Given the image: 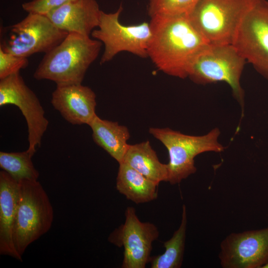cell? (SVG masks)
Returning <instances> with one entry per match:
<instances>
[{
    "instance_id": "16",
    "label": "cell",
    "mask_w": 268,
    "mask_h": 268,
    "mask_svg": "<svg viewBox=\"0 0 268 268\" xmlns=\"http://www.w3.org/2000/svg\"><path fill=\"white\" fill-rule=\"evenodd\" d=\"M92 131L94 142L104 149L119 164L123 162L130 145L128 129L117 122L104 120L97 115L88 124Z\"/></svg>"
},
{
    "instance_id": "15",
    "label": "cell",
    "mask_w": 268,
    "mask_h": 268,
    "mask_svg": "<svg viewBox=\"0 0 268 268\" xmlns=\"http://www.w3.org/2000/svg\"><path fill=\"white\" fill-rule=\"evenodd\" d=\"M19 199V185L7 172H0V254L22 261L13 242Z\"/></svg>"
},
{
    "instance_id": "6",
    "label": "cell",
    "mask_w": 268,
    "mask_h": 268,
    "mask_svg": "<svg viewBox=\"0 0 268 268\" xmlns=\"http://www.w3.org/2000/svg\"><path fill=\"white\" fill-rule=\"evenodd\" d=\"M255 0H199L188 14L208 44H232L240 22Z\"/></svg>"
},
{
    "instance_id": "17",
    "label": "cell",
    "mask_w": 268,
    "mask_h": 268,
    "mask_svg": "<svg viewBox=\"0 0 268 268\" xmlns=\"http://www.w3.org/2000/svg\"><path fill=\"white\" fill-rule=\"evenodd\" d=\"M158 184L126 163L119 164L117 190L134 203L148 202L156 199Z\"/></svg>"
},
{
    "instance_id": "7",
    "label": "cell",
    "mask_w": 268,
    "mask_h": 268,
    "mask_svg": "<svg viewBox=\"0 0 268 268\" xmlns=\"http://www.w3.org/2000/svg\"><path fill=\"white\" fill-rule=\"evenodd\" d=\"M0 31V48L25 58L48 53L68 34L57 27L46 15L31 12L21 21Z\"/></svg>"
},
{
    "instance_id": "3",
    "label": "cell",
    "mask_w": 268,
    "mask_h": 268,
    "mask_svg": "<svg viewBox=\"0 0 268 268\" xmlns=\"http://www.w3.org/2000/svg\"><path fill=\"white\" fill-rule=\"evenodd\" d=\"M246 63L233 44H208L193 60L188 77L201 85L218 82L227 83L243 112L245 94L240 78Z\"/></svg>"
},
{
    "instance_id": "14",
    "label": "cell",
    "mask_w": 268,
    "mask_h": 268,
    "mask_svg": "<svg viewBox=\"0 0 268 268\" xmlns=\"http://www.w3.org/2000/svg\"><path fill=\"white\" fill-rule=\"evenodd\" d=\"M101 12L96 0H73L46 15L61 30L89 36L98 27Z\"/></svg>"
},
{
    "instance_id": "4",
    "label": "cell",
    "mask_w": 268,
    "mask_h": 268,
    "mask_svg": "<svg viewBox=\"0 0 268 268\" xmlns=\"http://www.w3.org/2000/svg\"><path fill=\"white\" fill-rule=\"evenodd\" d=\"M149 133L167 148V182L175 185L195 173V158L205 152H221L225 147L219 142L220 130L215 128L202 135H188L170 128H150Z\"/></svg>"
},
{
    "instance_id": "10",
    "label": "cell",
    "mask_w": 268,
    "mask_h": 268,
    "mask_svg": "<svg viewBox=\"0 0 268 268\" xmlns=\"http://www.w3.org/2000/svg\"><path fill=\"white\" fill-rule=\"evenodd\" d=\"M9 104L18 107L26 120L29 143L27 150L33 155L37 147L41 146L49 121L38 98L19 72L0 79V106Z\"/></svg>"
},
{
    "instance_id": "1",
    "label": "cell",
    "mask_w": 268,
    "mask_h": 268,
    "mask_svg": "<svg viewBox=\"0 0 268 268\" xmlns=\"http://www.w3.org/2000/svg\"><path fill=\"white\" fill-rule=\"evenodd\" d=\"M150 18L148 57L164 73L180 78L188 77L193 60L208 44L188 14Z\"/></svg>"
},
{
    "instance_id": "19",
    "label": "cell",
    "mask_w": 268,
    "mask_h": 268,
    "mask_svg": "<svg viewBox=\"0 0 268 268\" xmlns=\"http://www.w3.org/2000/svg\"><path fill=\"white\" fill-rule=\"evenodd\" d=\"M187 225L186 207L183 205L181 222L172 237L164 242V252L151 257V268H179L181 267L185 250Z\"/></svg>"
},
{
    "instance_id": "21",
    "label": "cell",
    "mask_w": 268,
    "mask_h": 268,
    "mask_svg": "<svg viewBox=\"0 0 268 268\" xmlns=\"http://www.w3.org/2000/svg\"><path fill=\"white\" fill-rule=\"evenodd\" d=\"M199 0H148L150 17L188 14Z\"/></svg>"
},
{
    "instance_id": "5",
    "label": "cell",
    "mask_w": 268,
    "mask_h": 268,
    "mask_svg": "<svg viewBox=\"0 0 268 268\" xmlns=\"http://www.w3.org/2000/svg\"><path fill=\"white\" fill-rule=\"evenodd\" d=\"M19 185V199L12 237L15 249L22 258L28 246L50 230L54 210L38 180H24Z\"/></svg>"
},
{
    "instance_id": "24",
    "label": "cell",
    "mask_w": 268,
    "mask_h": 268,
    "mask_svg": "<svg viewBox=\"0 0 268 268\" xmlns=\"http://www.w3.org/2000/svg\"><path fill=\"white\" fill-rule=\"evenodd\" d=\"M263 268H268V263L267 264H266L263 267Z\"/></svg>"
},
{
    "instance_id": "20",
    "label": "cell",
    "mask_w": 268,
    "mask_h": 268,
    "mask_svg": "<svg viewBox=\"0 0 268 268\" xmlns=\"http://www.w3.org/2000/svg\"><path fill=\"white\" fill-rule=\"evenodd\" d=\"M27 150L18 152H0V167L18 183L24 180H38L39 173Z\"/></svg>"
},
{
    "instance_id": "8",
    "label": "cell",
    "mask_w": 268,
    "mask_h": 268,
    "mask_svg": "<svg viewBox=\"0 0 268 268\" xmlns=\"http://www.w3.org/2000/svg\"><path fill=\"white\" fill-rule=\"evenodd\" d=\"M121 5L113 13L101 12L98 29L91 33L93 38L104 45L100 64L111 61L118 54L128 52L141 58H147V50L151 36L149 23L125 25L119 17L123 11Z\"/></svg>"
},
{
    "instance_id": "18",
    "label": "cell",
    "mask_w": 268,
    "mask_h": 268,
    "mask_svg": "<svg viewBox=\"0 0 268 268\" xmlns=\"http://www.w3.org/2000/svg\"><path fill=\"white\" fill-rule=\"evenodd\" d=\"M122 162L158 184L167 182V164L159 161L148 140L130 144Z\"/></svg>"
},
{
    "instance_id": "22",
    "label": "cell",
    "mask_w": 268,
    "mask_h": 268,
    "mask_svg": "<svg viewBox=\"0 0 268 268\" xmlns=\"http://www.w3.org/2000/svg\"><path fill=\"white\" fill-rule=\"evenodd\" d=\"M27 58L5 52L0 48V79L19 72L28 65Z\"/></svg>"
},
{
    "instance_id": "11",
    "label": "cell",
    "mask_w": 268,
    "mask_h": 268,
    "mask_svg": "<svg viewBox=\"0 0 268 268\" xmlns=\"http://www.w3.org/2000/svg\"><path fill=\"white\" fill-rule=\"evenodd\" d=\"M125 221L111 233L109 242L124 248L123 268H144L150 262L152 244L157 239V227L150 222H143L137 217L135 209L128 207Z\"/></svg>"
},
{
    "instance_id": "2",
    "label": "cell",
    "mask_w": 268,
    "mask_h": 268,
    "mask_svg": "<svg viewBox=\"0 0 268 268\" xmlns=\"http://www.w3.org/2000/svg\"><path fill=\"white\" fill-rule=\"evenodd\" d=\"M102 44L89 36L68 33L60 44L45 54L33 76L37 80H51L57 85L80 84Z\"/></svg>"
},
{
    "instance_id": "13",
    "label": "cell",
    "mask_w": 268,
    "mask_h": 268,
    "mask_svg": "<svg viewBox=\"0 0 268 268\" xmlns=\"http://www.w3.org/2000/svg\"><path fill=\"white\" fill-rule=\"evenodd\" d=\"M51 102L64 119L72 125H88L97 115L96 95L81 83L57 85Z\"/></svg>"
},
{
    "instance_id": "12",
    "label": "cell",
    "mask_w": 268,
    "mask_h": 268,
    "mask_svg": "<svg viewBox=\"0 0 268 268\" xmlns=\"http://www.w3.org/2000/svg\"><path fill=\"white\" fill-rule=\"evenodd\" d=\"M218 257L223 268H263L268 263V226L229 234Z\"/></svg>"
},
{
    "instance_id": "23",
    "label": "cell",
    "mask_w": 268,
    "mask_h": 268,
    "mask_svg": "<svg viewBox=\"0 0 268 268\" xmlns=\"http://www.w3.org/2000/svg\"><path fill=\"white\" fill-rule=\"evenodd\" d=\"M73 0H33L22 4L23 9L28 13L46 15L52 10Z\"/></svg>"
},
{
    "instance_id": "9",
    "label": "cell",
    "mask_w": 268,
    "mask_h": 268,
    "mask_svg": "<svg viewBox=\"0 0 268 268\" xmlns=\"http://www.w3.org/2000/svg\"><path fill=\"white\" fill-rule=\"evenodd\" d=\"M247 63L268 80V0H255L232 44Z\"/></svg>"
}]
</instances>
